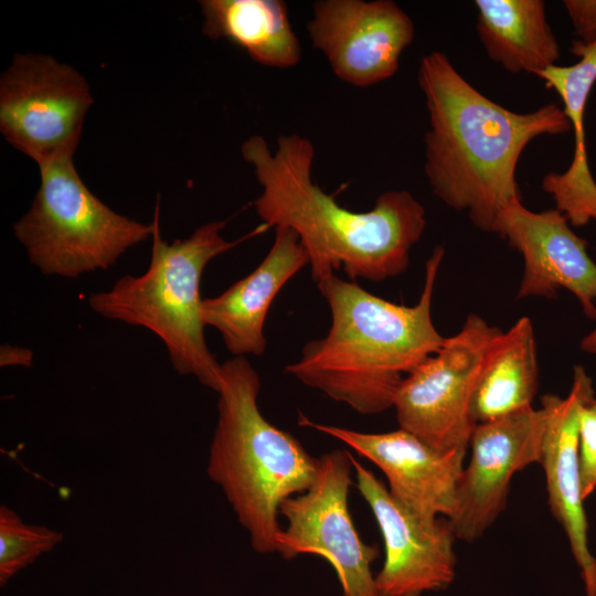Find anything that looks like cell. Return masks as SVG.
<instances>
[{
  "label": "cell",
  "instance_id": "cell-22",
  "mask_svg": "<svg viewBox=\"0 0 596 596\" xmlns=\"http://www.w3.org/2000/svg\"><path fill=\"white\" fill-rule=\"evenodd\" d=\"M578 470L582 497L586 500L596 490V412L589 404L581 416Z\"/></svg>",
  "mask_w": 596,
  "mask_h": 596
},
{
  "label": "cell",
  "instance_id": "cell-23",
  "mask_svg": "<svg viewBox=\"0 0 596 596\" xmlns=\"http://www.w3.org/2000/svg\"><path fill=\"white\" fill-rule=\"evenodd\" d=\"M563 6L581 42L596 39V0H565Z\"/></svg>",
  "mask_w": 596,
  "mask_h": 596
},
{
  "label": "cell",
  "instance_id": "cell-3",
  "mask_svg": "<svg viewBox=\"0 0 596 596\" xmlns=\"http://www.w3.org/2000/svg\"><path fill=\"white\" fill-rule=\"evenodd\" d=\"M444 254L438 245L427 259L423 291L414 306L387 301L336 274L318 281L330 309V329L307 342L286 373L362 415L393 407L403 380L445 340L432 320Z\"/></svg>",
  "mask_w": 596,
  "mask_h": 596
},
{
  "label": "cell",
  "instance_id": "cell-2",
  "mask_svg": "<svg viewBox=\"0 0 596 596\" xmlns=\"http://www.w3.org/2000/svg\"><path fill=\"white\" fill-rule=\"evenodd\" d=\"M417 77L428 113L424 171L433 193L467 212L476 227L494 232L499 213L522 201L515 171L525 147L541 136L567 132L570 120L554 103L529 113L503 107L439 51L422 57Z\"/></svg>",
  "mask_w": 596,
  "mask_h": 596
},
{
  "label": "cell",
  "instance_id": "cell-5",
  "mask_svg": "<svg viewBox=\"0 0 596 596\" xmlns=\"http://www.w3.org/2000/svg\"><path fill=\"white\" fill-rule=\"evenodd\" d=\"M151 223L148 269L138 276L125 275L109 289L91 294L88 305L104 318L150 330L166 345L174 371L194 376L217 393L222 364L204 337L202 274L213 258L268 226L263 224L236 241H226L221 235L226 222L213 221L196 227L187 238L169 243L161 237L159 200Z\"/></svg>",
  "mask_w": 596,
  "mask_h": 596
},
{
  "label": "cell",
  "instance_id": "cell-12",
  "mask_svg": "<svg viewBox=\"0 0 596 596\" xmlns=\"http://www.w3.org/2000/svg\"><path fill=\"white\" fill-rule=\"evenodd\" d=\"M351 462L355 487L369 504L384 543V562L375 574L379 596H422L449 587L457 566V536L449 519L421 522L352 455Z\"/></svg>",
  "mask_w": 596,
  "mask_h": 596
},
{
  "label": "cell",
  "instance_id": "cell-25",
  "mask_svg": "<svg viewBox=\"0 0 596 596\" xmlns=\"http://www.w3.org/2000/svg\"><path fill=\"white\" fill-rule=\"evenodd\" d=\"M582 351L596 355V327L581 341Z\"/></svg>",
  "mask_w": 596,
  "mask_h": 596
},
{
  "label": "cell",
  "instance_id": "cell-24",
  "mask_svg": "<svg viewBox=\"0 0 596 596\" xmlns=\"http://www.w3.org/2000/svg\"><path fill=\"white\" fill-rule=\"evenodd\" d=\"M33 363V351L28 348L4 343L0 348V366L30 368Z\"/></svg>",
  "mask_w": 596,
  "mask_h": 596
},
{
  "label": "cell",
  "instance_id": "cell-21",
  "mask_svg": "<svg viewBox=\"0 0 596 596\" xmlns=\"http://www.w3.org/2000/svg\"><path fill=\"white\" fill-rule=\"evenodd\" d=\"M64 539L62 532L46 525L26 523L20 514L0 507V586L51 552Z\"/></svg>",
  "mask_w": 596,
  "mask_h": 596
},
{
  "label": "cell",
  "instance_id": "cell-1",
  "mask_svg": "<svg viewBox=\"0 0 596 596\" xmlns=\"http://www.w3.org/2000/svg\"><path fill=\"white\" fill-rule=\"evenodd\" d=\"M241 152L263 189L253 203L257 215L268 227L296 232L316 284L338 269L353 281H382L406 270L426 227L425 209L411 192L385 191L370 211L354 212L312 180L315 146L307 137L278 136L270 150L254 135Z\"/></svg>",
  "mask_w": 596,
  "mask_h": 596
},
{
  "label": "cell",
  "instance_id": "cell-11",
  "mask_svg": "<svg viewBox=\"0 0 596 596\" xmlns=\"http://www.w3.org/2000/svg\"><path fill=\"white\" fill-rule=\"evenodd\" d=\"M307 31L334 75L356 87L391 78L415 36L412 19L391 0L316 1Z\"/></svg>",
  "mask_w": 596,
  "mask_h": 596
},
{
  "label": "cell",
  "instance_id": "cell-14",
  "mask_svg": "<svg viewBox=\"0 0 596 596\" xmlns=\"http://www.w3.org/2000/svg\"><path fill=\"white\" fill-rule=\"evenodd\" d=\"M494 232L523 256L518 298H554L565 288L577 298L584 315L596 319V262L588 255L587 242L561 211L533 212L517 201L499 213Z\"/></svg>",
  "mask_w": 596,
  "mask_h": 596
},
{
  "label": "cell",
  "instance_id": "cell-16",
  "mask_svg": "<svg viewBox=\"0 0 596 596\" xmlns=\"http://www.w3.org/2000/svg\"><path fill=\"white\" fill-rule=\"evenodd\" d=\"M307 265L309 257L296 232L275 227L273 245L259 265L221 295L203 299L204 324L221 333L234 356L262 355L270 306L286 283Z\"/></svg>",
  "mask_w": 596,
  "mask_h": 596
},
{
  "label": "cell",
  "instance_id": "cell-7",
  "mask_svg": "<svg viewBox=\"0 0 596 596\" xmlns=\"http://www.w3.org/2000/svg\"><path fill=\"white\" fill-rule=\"evenodd\" d=\"M501 332L471 313L436 353L401 383L393 407L400 428L441 453H467L476 427L471 400L487 353Z\"/></svg>",
  "mask_w": 596,
  "mask_h": 596
},
{
  "label": "cell",
  "instance_id": "cell-10",
  "mask_svg": "<svg viewBox=\"0 0 596 596\" xmlns=\"http://www.w3.org/2000/svg\"><path fill=\"white\" fill-rule=\"evenodd\" d=\"M545 424L546 411L531 406L476 425L449 519L457 540L477 541L504 511L514 475L540 464Z\"/></svg>",
  "mask_w": 596,
  "mask_h": 596
},
{
  "label": "cell",
  "instance_id": "cell-13",
  "mask_svg": "<svg viewBox=\"0 0 596 596\" xmlns=\"http://www.w3.org/2000/svg\"><path fill=\"white\" fill-rule=\"evenodd\" d=\"M298 424L340 440L375 465L387 480L390 494L421 522L430 524L454 514L465 453L438 451L402 428L363 433L304 415Z\"/></svg>",
  "mask_w": 596,
  "mask_h": 596
},
{
  "label": "cell",
  "instance_id": "cell-18",
  "mask_svg": "<svg viewBox=\"0 0 596 596\" xmlns=\"http://www.w3.org/2000/svg\"><path fill=\"white\" fill-rule=\"evenodd\" d=\"M477 33L488 57L510 73L539 75L560 60L542 0H477Z\"/></svg>",
  "mask_w": 596,
  "mask_h": 596
},
{
  "label": "cell",
  "instance_id": "cell-17",
  "mask_svg": "<svg viewBox=\"0 0 596 596\" xmlns=\"http://www.w3.org/2000/svg\"><path fill=\"white\" fill-rule=\"evenodd\" d=\"M571 52L579 57L576 63L553 65L538 75L561 97L575 141L568 168L545 174L542 189L571 225L584 226L596 221V181L588 166L584 125L587 99L596 82V39L589 43L574 41Z\"/></svg>",
  "mask_w": 596,
  "mask_h": 596
},
{
  "label": "cell",
  "instance_id": "cell-20",
  "mask_svg": "<svg viewBox=\"0 0 596 596\" xmlns=\"http://www.w3.org/2000/svg\"><path fill=\"white\" fill-rule=\"evenodd\" d=\"M538 386L533 326L522 317L499 333L487 353L471 400L473 421L480 424L531 407Z\"/></svg>",
  "mask_w": 596,
  "mask_h": 596
},
{
  "label": "cell",
  "instance_id": "cell-19",
  "mask_svg": "<svg viewBox=\"0 0 596 596\" xmlns=\"http://www.w3.org/2000/svg\"><path fill=\"white\" fill-rule=\"evenodd\" d=\"M200 6L207 38L226 39L267 67L299 63L301 46L283 0H202Z\"/></svg>",
  "mask_w": 596,
  "mask_h": 596
},
{
  "label": "cell",
  "instance_id": "cell-8",
  "mask_svg": "<svg viewBox=\"0 0 596 596\" xmlns=\"http://www.w3.org/2000/svg\"><path fill=\"white\" fill-rule=\"evenodd\" d=\"M94 99L86 78L44 54H15L0 78V131L38 166L74 157Z\"/></svg>",
  "mask_w": 596,
  "mask_h": 596
},
{
  "label": "cell",
  "instance_id": "cell-4",
  "mask_svg": "<svg viewBox=\"0 0 596 596\" xmlns=\"http://www.w3.org/2000/svg\"><path fill=\"white\" fill-rule=\"evenodd\" d=\"M259 375L245 356L222 363L207 477L222 490L252 549L276 553L279 507L313 482L319 458L258 407Z\"/></svg>",
  "mask_w": 596,
  "mask_h": 596
},
{
  "label": "cell",
  "instance_id": "cell-26",
  "mask_svg": "<svg viewBox=\"0 0 596 596\" xmlns=\"http://www.w3.org/2000/svg\"><path fill=\"white\" fill-rule=\"evenodd\" d=\"M593 592L594 596H596V555H594L593 561Z\"/></svg>",
  "mask_w": 596,
  "mask_h": 596
},
{
  "label": "cell",
  "instance_id": "cell-6",
  "mask_svg": "<svg viewBox=\"0 0 596 596\" xmlns=\"http://www.w3.org/2000/svg\"><path fill=\"white\" fill-rule=\"evenodd\" d=\"M39 169V190L13 232L43 274L72 279L106 270L151 237L152 223L137 222L106 205L83 182L73 158Z\"/></svg>",
  "mask_w": 596,
  "mask_h": 596
},
{
  "label": "cell",
  "instance_id": "cell-9",
  "mask_svg": "<svg viewBox=\"0 0 596 596\" xmlns=\"http://www.w3.org/2000/svg\"><path fill=\"white\" fill-rule=\"evenodd\" d=\"M352 476L349 451L333 449L319 457L311 486L279 507L286 526L276 553L286 560L320 556L334 570L343 596H379L372 571L379 549L361 539L349 509Z\"/></svg>",
  "mask_w": 596,
  "mask_h": 596
},
{
  "label": "cell",
  "instance_id": "cell-27",
  "mask_svg": "<svg viewBox=\"0 0 596 596\" xmlns=\"http://www.w3.org/2000/svg\"><path fill=\"white\" fill-rule=\"evenodd\" d=\"M589 406L596 412V398H594V400L589 403Z\"/></svg>",
  "mask_w": 596,
  "mask_h": 596
},
{
  "label": "cell",
  "instance_id": "cell-15",
  "mask_svg": "<svg viewBox=\"0 0 596 596\" xmlns=\"http://www.w3.org/2000/svg\"><path fill=\"white\" fill-rule=\"evenodd\" d=\"M594 396L593 380L576 365L568 394H545L541 398L546 424L540 465L544 471L551 513L567 538L571 552L581 570L586 596L593 592L594 555L588 546V523L581 491L578 436L584 407Z\"/></svg>",
  "mask_w": 596,
  "mask_h": 596
}]
</instances>
